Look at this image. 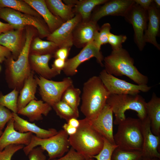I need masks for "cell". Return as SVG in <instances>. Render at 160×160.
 <instances>
[{"label": "cell", "instance_id": "6da1fadb", "mask_svg": "<svg viewBox=\"0 0 160 160\" xmlns=\"http://www.w3.org/2000/svg\"><path fill=\"white\" fill-rule=\"evenodd\" d=\"M34 33L27 29L24 45L16 60L11 56L7 58L5 77L9 87L20 91L31 72L29 63L30 47Z\"/></svg>", "mask_w": 160, "mask_h": 160}, {"label": "cell", "instance_id": "7a4b0ae2", "mask_svg": "<svg viewBox=\"0 0 160 160\" xmlns=\"http://www.w3.org/2000/svg\"><path fill=\"white\" fill-rule=\"evenodd\" d=\"M110 94L99 76H93L86 81L80 107L85 118L90 119L96 117L106 105Z\"/></svg>", "mask_w": 160, "mask_h": 160}, {"label": "cell", "instance_id": "3957f363", "mask_svg": "<svg viewBox=\"0 0 160 160\" xmlns=\"http://www.w3.org/2000/svg\"><path fill=\"white\" fill-rule=\"evenodd\" d=\"M104 69L108 74L116 76H127L138 85L147 84L148 77L142 74L134 65V60L122 48L113 50L104 58Z\"/></svg>", "mask_w": 160, "mask_h": 160}, {"label": "cell", "instance_id": "277c9868", "mask_svg": "<svg viewBox=\"0 0 160 160\" xmlns=\"http://www.w3.org/2000/svg\"><path fill=\"white\" fill-rule=\"evenodd\" d=\"M76 132L69 136L70 146L81 154L85 159L97 155L103 148L104 137L93 129L85 118L79 120Z\"/></svg>", "mask_w": 160, "mask_h": 160}, {"label": "cell", "instance_id": "5b68a950", "mask_svg": "<svg viewBox=\"0 0 160 160\" xmlns=\"http://www.w3.org/2000/svg\"><path fill=\"white\" fill-rule=\"evenodd\" d=\"M118 125L117 132L113 135L117 147L127 151H142L143 137L141 120L126 118Z\"/></svg>", "mask_w": 160, "mask_h": 160}, {"label": "cell", "instance_id": "8992f818", "mask_svg": "<svg viewBox=\"0 0 160 160\" xmlns=\"http://www.w3.org/2000/svg\"><path fill=\"white\" fill-rule=\"evenodd\" d=\"M145 99L138 94L135 95L110 94L106 104L111 108L115 116L113 121L118 125L126 118L125 113L128 110L136 111L141 120L147 116Z\"/></svg>", "mask_w": 160, "mask_h": 160}, {"label": "cell", "instance_id": "52a82bcc", "mask_svg": "<svg viewBox=\"0 0 160 160\" xmlns=\"http://www.w3.org/2000/svg\"><path fill=\"white\" fill-rule=\"evenodd\" d=\"M68 137V135L63 129L60 130L54 136L45 139L39 138L33 135L30 143L24 147L23 150L25 154L28 156L33 148L40 146L48 153L49 158L47 160L59 158L63 156L69 150L70 145Z\"/></svg>", "mask_w": 160, "mask_h": 160}, {"label": "cell", "instance_id": "ba28073f", "mask_svg": "<svg viewBox=\"0 0 160 160\" xmlns=\"http://www.w3.org/2000/svg\"><path fill=\"white\" fill-rule=\"evenodd\" d=\"M0 18L16 29H23L26 25L32 26L37 30L42 38L47 37L51 33L49 28L39 18L9 8H0Z\"/></svg>", "mask_w": 160, "mask_h": 160}, {"label": "cell", "instance_id": "9c48e42d", "mask_svg": "<svg viewBox=\"0 0 160 160\" xmlns=\"http://www.w3.org/2000/svg\"><path fill=\"white\" fill-rule=\"evenodd\" d=\"M39 87V94L43 101L51 106L61 100L63 93L73 81L70 77L64 78L61 81L48 79L41 76L35 77Z\"/></svg>", "mask_w": 160, "mask_h": 160}, {"label": "cell", "instance_id": "30bf717a", "mask_svg": "<svg viewBox=\"0 0 160 160\" xmlns=\"http://www.w3.org/2000/svg\"><path fill=\"white\" fill-rule=\"evenodd\" d=\"M99 76L110 94L135 95L141 92H148L151 88L147 84H135L119 79L108 73L105 69Z\"/></svg>", "mask_w": 160, "mask_h": 160}, {"label": "cell", "instance_id": "8fae6325", "mask_svg": "<svg viewBox=\"0 0 160 160\" xmlns=\"http://www.w3.org/2000/svg\"><path fill=\"white\" fill-rule=\"evenodd\" d=\"M124 17L132 25L134 31L135 41L139 49L142 51L145 44L143 36L147 25V11L135 3Z\"/></svg>", "mask_w": 160, "mask_h": 160}, {"label": "cell", "instance_id": "7c38bea8", "mask_svg": "<svg viewBox=\"0 0 160 160\" xmlns=\"http://www.w3.org/2000/svg\"><path fill=\"white\" fill-rule=\"evenodd\" d=\"M93 57L96 58L97 62L101 66H104L102 63L103 56L100 49L95 45L93 41L83 48L76 55L66 59L63 71L66 76H73L77 73V68L81 64Z\"/></svg>", "mask_w": 160, "mask_h": 160}, {"label": "cell", "instance_id": "4fadbf2b", "mask_svg": "<svg viewBox=\"0 0 160 160\" xmlns=\"http://www.w3.org/2000/svg\"><path fill=\"white\" fill-rule=\"evenodd\" d=\"M113 114L111 108L106 103L95 118L90 119L86 118L92 128L111 143L115 144L113 139Z\"/></svg>", "mask_w": 160, "mask_h": 160}, {"label": "cell", "instance_id": "5bb4252c", "mask_svg": "<svg viewBox=\"0 0 160 160\" xmlns=\"http://www.w3.org/2000/svg\"><path fill=\"white\" fill-rule=\"evenodd\" d=\"M135 3L134 0H108L93 12L90 20L97 22L106 16L124 17Z\"/></svg>", "mask_w": 160, "mask_h": 160}, {"label": "cell", "instance_id": "9a60e30c", "mask_svg": "<svg viewBox=\"0 0 160 160\" xmlns=\"http://www.w3.org/2000/svg\"><path fill=\"white\" fill-rule=\"evenodd\" d=\"M82 20L81 15L76 14L71 19L63 23L47 37L48 41L55 44L59 48H71L73 45L72 33L77 24Z\"/></svg>", "mask_w": 160, "mask_h": 160}, {"label": "cell", "instance_id": "2e32d148", "mask_svg": "<svg viewBox=\"0 0 160 160\" xmlns=\"http://www.w3.org/2000/svg\"><path fill=\"white\" fill-rule=\"evenodd\" d=\"M100 27L97 22L91 20H82L74 28L72 33L73 45L77 48H84L93 41Z\"/></svg>", "mask_w": 160, "mask_h": 160}, {"label": "cell", "instance_id": "e0dca14e", "mask_svg": "<svg viewBox=\"0 0 160 160\" xmlns=\"http://www.w3.org/2000/svg\"><path fill=\"white\" fill-rule=\"evenodd\" d=\"M141 124L143 137L142 157L160 159V135H156L152 132L147 116L141 120Z\"/></svg>", "mask_w": 160, "mask_h": 160}, {"label": "cell", "instance_id": "ac0fdd59", "mask_svg": "<svg viewBox=\"0 0 160 160\" xmlns=\"http://www.w3.org/2000/svg\"><path fill=\"white\" fill-rule=\"evenodd\" d=\"M12 118L7 123L4 131L0 137V150L7 146L12 144L23 145L25 146L30 143L33 133H21L16 130L14 127Z\"/></svg>", "mask_w": 160, "mask_h": 160}, {"label": "cell", "instance_id": "d6986e66", "mask_svg": "<svg viewBox=\"0 0 160 160\" xmlns=\"http://www.w3.org/2000/svg\"><path fill=\"white\" fill-rule=\"evenodd\" d=\"M147 13L148 22L144 34V41L145 43L148 42L153 44L160 50V45L157 42L156 39L159 34L160 11L155 6L153 2L147 10Z\"/></svg>", "mask_w": 160, "mask_h": 160}, {"label": "cell", "instance_id": "ffe728a7", "mask_svg": "<svg viewBox=\"0 0 160 160\" xmlns=\"http://www.w3.org/2000/svg\"><path fill=\"white\" fill-rule=\"evenodd\" d=\"M14 127L17 131L21 133L30 132L34 133L37 137L45 139L54 136L57 133V130L53 128L45 129L31 123L20 117L16 113L13 112Z\"/></svg>", "mask_w": 160, "mask_h": 160}, {"label": "cell", "instance_id": "44dd1931", "mask_svg": "<svg viewBox=\"0 0 160 160\" xmlns=\"http://www.w3.org/2000/svg\"><path fill=\"white\" fill-rule=\"evenodd\" d=\"M53 55L31 54L29 56V63L31 70L42 77L50 79L60 74L52 68L49 67V62Z\"/></svg>", "mask_w": 160, "mask_h": 160}, {"label": "cell", "instance_id": "7402d4cb", "mask_svg": "<svg viewBox=\"0 0 160 160\" xmlns=\"http://www.w3.org/2000/svg\"><path fill=\"white\" fill-rule=\"evenodd\" d=\"M52 109V106L43 100H33L19 110L17 114L26 116L32 122L42 120V115L47 116Z\"/></svg>", "mask_w": 160, "mask_h": 160}, {"label": "cell", "instance_id": "603a6c76", "mask_svg": "<svg viewBox=\"0 0 160 160\" xmlns=\"http://www.w3.org/2000/svg\"><path fill=\"white\" fill-rule=\"evenodd\" d=\"M24 1L43 17L51 33L64 23L60 19L52 13L48 8L45 0H24Z\"/></svg>", "mask_w": 160, "mask_h": 160}, {"label": "cell", "instance_id": "cb8c5ba5", "mask_svg": "<svg viewBox=\"0 0 160 160\" xmlns=\"http://www.w3.org/2000/svg\"><path fill=\"white\" fill-rule=\"evenodd\" d=\"M10 30L0 35V45L11 52L13 58L17 60L22 49V30Z\"/></svg>", "mask_w": 160, "mask_h": 160}, {"label": "cell", "instance_id": "d4e9b609", "mask_svg": "<svg viewBox=\"0 0 160 160\" xmlns=\"http://www.w3.org/2000/svg\"><path fill=\"white\" fill-rule=\"evenodd\" d=\"M37 85L36 80L34 76V72L31 71L20 91L17 102L18 111L25 107L31 100L36 99L35 94Z\"/></svg>", "mask_w": 160, "mask_h": 160}, {"label": "cell", "instance_id": "484cf974", "mask_svg": "<svg viewBox=\"0 0 160 160\" xmlns=\"http://www.w3.org/2000/svg\"><path fill=\"white\" fill-rule=\"evenodd\" d=\"M146 110L152 132L160 135V98L154 92L150 100L146 103Z\"/></svg>", "mask_w": 160, "mask_h": 160}, {"label": "cell", "instance_id": "4316f807", "mask_svg": "<svg viewBox=\"0 0 160 160\" xmlns=\"http://www.w3.org/2000/svg\"><path fill=\"white\" fill-rule=\"evenodd\" d=\"M45 1L52 13L64 23L71 19L75 15L73 12V7L65 4L61 0H46Z\"/></svg>", "mask_w": 160, "mask_h": 160}, {"label": "cell", "instance_id": "83f0119b", "mask_svg": "<svg viewBox=\"0 0 160 160\" xmlns=\"http://www.w3.org/2000/svg\"><path fill=\"white\" fill-rule=\"evenodd\" d=\"M107 0H80L73 8L75 15L78 14L81 17L82 20L87 21L90 20L92 12L97 6L103 4Z\"/></svg>", "mask_w": 160, "mask_h": 160}, {"label": "cell", "instance_id": "f1b7e54d", "mask_svg": "<svg viewBox=\"0 0 160 160\" xmlns=\"http://www.w3.org/2000/svg\"><path fill=\"white\" fill-rule=\"evenodd\" d=\"M9 8L23 13L39 17L40 15L23 1L0 0V8Z\"/></svg>", "mask_w": 160, "mask_h": 160}, {"label": "cell", "instance_id": "f546056e", "mask_svg": "<svg viewBox=\"0 0 160 160\" xmlns=\"http://www.w3.org/2000/svg\"><path fill=\"white\" fill-rule=\"evenodd\" d=\"M81 90L75 87L73 84L64 91L61 100L67 104L76 111L79 112L78 107L81 101Z\"/></svg>", "mask_w": 160, "mask_h": 160}, {"label": "cell", "instance_id": "4dcf8cb0", "mask_svg": "<svg viewBox=\"0 0 160 160\" xmlns=\"http://www.w3.org/2000/svg\"><path fill=\"white\" fill-rule=\"evenodd\" d=\"M58 48V46L54 42L48 41H44L39 37H36L32 43V54L52 55Z\"/></svg>", "mask_w": 160, "mask_h": 160}, {"label": "cell", "instance_id": "1f68e13d", "mask_svg": "<svg viewBox=\"0 0 160 160\" xmlns=\"http://www.w3.org/2000/svg\"><path fill=\"white\" fill-rule=\"evenodd\" d=\"M56 114L61 119L66 122L73 118H77L79 116V112L77 111L64 102L60 100L52 106Z\"/></svg>", "mask_w": 160, "mask_h": 160}, {"label": "cell", "instance_id": "d6a6232c", "mask_svg": "<svg viewBox=\"0 0 160 160\" xmlns=\"http://www.w3.org/2000/svg\"><path fill=\"white\" fill-rule=\"evenodd\" d=\"M19 92V91L14 89L5 95L0 93V105L5 107L12 112L17 113L18 111L17 102Z\"/></svg>", "mask_w": 160, "mask_h": 160}, {"label": "cell", "instance_id": "836d02e7", "mask_svg": "<svg viewBox=\"0 0 160 160\" xmlns=\"http://www.w3.org/2000/svg\"><path fill=\"white\" fill-rule=\"evenodd\" d=\"M142 157V151L125 150L117 147L112 153L111 160H139Z\"/></svg>", "mask_w": 160, "mask_h": 160}, {"label": "cell", "instance_id": "e575fe53", "mask_svg": "<svg viewBox=\"0 0 160 160\" xmlns=\"http://www.w3.org/2000/svg\"><path fill=\"white\" fill-rule=\"evenodd\" d=\"M111 28L110 24L106 23L100 28L99 31L96 33L93 42L99 49H100L102 45L108 43V36Z\"/></svg>", "mask_w": 160, "mask_h": 160}, {"label": "cell", "instance_id": "d590c367", "mask_svg": "<svg viewBox=\"0 0 160 160\" xmlns=\"http://www.w3.org/2000/svg\"><path fill=\"white\" fill-rule=\"evenodd\" d=\"M104 143L103 148L97 155L92 158L97 160H111V156L115 149L117 147L104 138Z\"/></svg>", "mask_w": 160, "mask_h": 160}, {"label": "cell", "instance_id": "8d00e7d4", "mask_svg": "<svg viewBox=\"0 0 160 160\" xmlns=\"http://www.w3.org/2000/svg\"><path fill=\"white\" fill-rule=\"evenodd\" d=\"M24 147L23 145L12 144L7 146L3 150H0V160H11L14 154Z\"/></svg>", "mask_w": 160, "mask_h": 160}, {"label": "cell", "instance_id": "74e56055", "mask_svg": "<svg viewBox=\"0 0 160 160\" xmlns=\"http://www.w3.org/2000/svg\"><path fill=\"white\" fill-rule=\"evenodd\" d=\"M127 39L125 35H117L111 33L108 36V43L111 45L113 50H117L122 48V44Z\"/></svg>", "mask_w": 160, "mask_h": 160}, {"label": "cell", "instance_id": "f35d334b", "mask_svg": "<svg viewBox=\"0 0 160 160\" xmlns=\"http://www.w3.org/2000/svg\"><path fill=\"white\" fill-rule=\"evenodd\" d=\"M13 118V112L0 105V130H2L8 121Z\"/></svg>", "mask_w": 160, "mask_h": 160}, {"label": "cell", "instance_id": "ab89813d", "mask_svg": "<svg viewBox=\"0 0 160 160\" xmlns=\"http://www.w3.org/2000/svg\"><path fill=\"white\" fill-rule=\"evenodd\" d=\"M44 151L40 146L33 148L28 155L29 160H47V157L44 153Z\"/></svg>", "mask_w": 160, "mask_h": 160}, {"label": "cell", "instance_id": "60d3db41", "mask_svg": "<svg viewBox=\"0 0 160 160\" xmlns=\"http://www.w3.org/2000/svg\"><path fill=\"white\" fill-rule=\"evenodd\" d=\"M84 156L77 152L72 147L67 154L60 158L52 160H85Z\"/></svg>", "mask_w": 160, "mask_h": 160}, {"label": "cell", "instance_id": "b9f144b4", "mask_svg": "<svg viewBox=\"0 0 160 160\" xmlns=\"http://www.w3.org/2000/svg\"><path fill=\"white\" fill-rule=\"evenodd\" d=\"M71 48L68 47L59 48L54 54L55 57V58H59L66 60L68 59Z\"/></svg>", "mask_w": 160, "mask_h": 160}, {"label": "cell", "instance_id": "7bdbcfd3", "mask_svg": "<svg viewBox=\"0 0 160 160\" xmlns=\"http://www.w3.org/2000/svg\"><path fill=\"white\" fill-rule=\"evenodd\" d=\"M65 60H64L55 58L52 65V68L60 74L61 71H63L65 67Z\"/></svg>", "mask_w": 160, "mask_h": 160}, {"label": "cell", "instance_id": "ee69618b", "mask_svg": "<svg viewBox=\"0 0 160 160\" xmlns=\"http://www.w3.org/2000/svg\"><path fill=\"white\" fill-rule=\"evenodd\" d=\"M135 3L147 11L153 3L152 0H134Z\"/></svg>", "mask_w": 160, "mask_h": 160}, {"label": "cell", "instance_id": "f6af8a7d", "mask_svg": "<svg viewBox=\"0 0 160 160\" xmlns=\"http://www.w3.org/2000/svg\"><path fill=\"white\" fill-rule=\"evenodd\" d=\"M11 55V52L8 49L0 45V60L1 62L10 57Z\"/></svg>", "mask_w": 160, "mask_h": 160}, {"label": "cell", "instance_id": "bcb514c9", "mask_svg": "<svg viewBox=\"0 0 160 160\" xmlns=\"http://www.w3.org/2000/svg\"><path fill=\"white\" fill-rule=\"evenodd\" d=\"M63 129L69 136L74 135L77 131V129L68 124L67 123L64 124L62 126Z\"/></svg>", "mask_w": 160, "mask_h": 160}, {"label": "cell", "instance_id": "7dc6e473", "mask_svg": "<svg viewBox=\"0 0 160 160\" xmlns=\"http://www.w3.org/2000/svg\"><path fill=\"white\" fill-rule=\"evenodd\" d=\"M14 29L13 27L9 23H3L0 21V35Z\"/></svg>", "mask_w": 160, "mask_h": 160}, {"label": "cell", "instance_id": "c3c4849f", "mask_svg": "<svg viewBox=\"0 0 160 160\" xmlns=\"http://www.w3.org/2000/svg\"><path fill=\"white\" fill-rule=\"evenodd\" d=\"M67 123L71 126L77 128L79 126L80 122L79 120L76 118H71L69 119Z\"/></svg>", "mask_w": 160, "mask_h": 160}, {"label": "cell", "instance_id": "681fc988", "mask_svg": "<svg viewBox=\"0 0 160 160\" xmlns=\"http://www.w3.org/2000/svg\"><path fill=\"white\" fill-rule=\"evenodd\" d=\"M78 1L76 0H63V2L65 4L71 6L73 8L77 3Z\"/></svg>", "mask_w": 160, "mask_h": 160}, {"label": "cell", "instance_id": "f907efd6", "mask_svg": "<svg viewBox=\"0 0 160 160\" xmlns=\"http://www.w3.org/2000/svg\"><path fill=\"white\" fill-rule=\"evenodd\" d=\"M153 3L157 8L159 9L160 8V0H153Z\"/></svg>", "mask_w": 160, "mask_h": 160}, {"label": "cell", "instance_id": "816d5d0a", "mask_svg": "<svg viewBox=\"0 0 160 160\" xmlns=\"http://www.w3.org/2000/svg\"><path fill=\"white\" fill-rule=\"evenodd\" d=\"M139 160H160V159L157 158H148L142 157Z\"/></svg>", "mask_w": 160, "mask_h": 160}, {"label": "cell", "instance_id": "f5cc1de1", "mask_svg": "<svg viewBox=\"0 0 160 160\" xmlns=\"http://www.w3.org/2000/svg\"><path fill=\"white\" fill-rule=\"evenodd\" d=\"M85 160H95V159L94 158H90L88 159H86Z\"/></svg>", "mask_w": 160, "mask_h": 160}, {"label": "cell", "instance_id": "db71d44e", "mask_svg": "<svg viewBox=\"0 0 160 160\" xmlns=\"http://www.w3.org/2000/svg\"><path fill=\"white\" fill-rule=\"evenodd\" d=\"M2 133H3V132H2V130H0V137L1 136V135H2Z\"/></svg>", "mask_w": 160, "mask_h": 160}, {"label": "cell", "instance_id": "11a10c76", "mask_svg": "<svg viewBox=\"0 0 160 160\" xmlns=\"http://www.w3.org/2000/svg\"><path fill=\"white\" fill-rule=\"evenodd\" d=\"M1 70V67H0V71Z\"/></svg>", "mask_w": 160, "mask_h": 160}, {"label": "cell", "instance_id": "9f6ffc18", "mask_svg": "<svg viewBox=\"0 0 160 160\" xmlns=\"http://www.w3.org/2000/svg\"><path fill=\"white\" fill-rule=\"evenodd\" d=\"M0 62H1V61H0Z\"/></svg>", "mask_w": 160, "mask_h": 160}]
</instances>
